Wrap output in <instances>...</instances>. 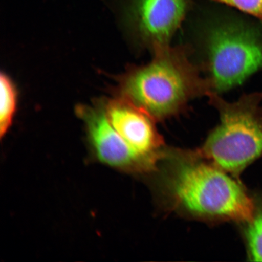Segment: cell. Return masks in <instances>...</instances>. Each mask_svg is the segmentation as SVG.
Here are the masks:
<instances>
[{
    "label": "cell",
    "instance_id": "cell-1",
    "mask_svg": "<svg viewBox=\"0 0 262 262\" xmlns=\"http://www.w3.org/2000/svg\"><path fill=\"white\" fill-rule=\"evenodd\" d=\"M162 191L172 207L208 220L247 224L253 218L255 201L228 173L198 154H164Z\"/></svg>",
    "mask_w": 262,
    "mask_h": 262
},
{
    "label": "cell",
    "instance_id": "cell-2",
    "mask_svg": "<svg viewBox=\"0 0 262 262\" xmlns=\"http://www.w3.org/2000/svg\"><path fill=\"white\" fill-rule=\"evenodd\" d=\"M152 51L149 63L134 69L124 78L125 98L160 120L179 114L195 97L210 96L207 80L185 49L168 44Z\"/></svg>",
    "mask_w": 262,
    "mask_h": 262
},
{
    "label": "cell",
    "instance_id": "cell-3",
    "mask_svg": "<svg viewBox=\"0 0 262 262\" xmlns=\"http://www.w3.org/2000/svg\"><path fill=\"white\" fill-rule=\"evenodd\" d=\"M220 122L196 154L218 168L238 176L262 156V93L244 95L229 102L208 96Z\"/></svg>",
    "mask_w": 262,
    "mask_h": 262
},
{
    "label": "cell",
    "instance_id": "cell-4",
    "mask_svg": "<svg viewBox=\"0 0 262 262\" xmlns=\"http://www.w3.org/2000/svg\"><path fill=\"white\" fill-rule=\"evenodd\" d=\"M206 34V78L211 94L237 87L261 70L260 28L225 16L214 19Z\"/></svg>",
    "mask_w": 262,
    "mask_h": 262
},
{
    "label": "cell",
    "instance_id": "cell-5",
    "mask_svg": "<svg viewBox=\"0 0 262 262\" xmlns=\"http://www.w3.org/2000/svg\"><path fill=\"white\" fill-rule=\"evenodd\" d=\"M127 16L151 49L169 44L193 7V0H123Z\"/></svg>",
    "mask_w": 262,
    "mask_h": 262
},
{
    "label": "cell",
    "instance_id": "cell-6",
    "mask_svg": "<svg viewBox=\"0 0 262 262\" xmlns=\"http://www.w3.org/2000/svg\"><path fill=\"white\" fill-rule=\"evenodd\" d=\"M78 111L87 124L94 149L101 162L136 171L156 169L159 160L141 155L132 148L114 128L103 111L85 107Z\"/></svg>",
    "mask_w": 262,
    "mask_h": 262
},
{
    "label": "cell",
    "instance_id": "cell-7",
    "mask_svg": "<svg viewBox=\"0 0 262 262\" xmlns=\"http://www.w3.org/2000/svg\"><path fill=\"white\" fill-rule=\"evenodd\" d=\"M107 116L114 128L140 155L162 159L163 145L156 119L142 107L125 98L111 102Z\"/></svg>",
    "mask_w": 262,
    "mask_h": 262
},
{
    "label": "cell",
    "instance_id": "cell-8",
    "mask_svg": "<svg viewBox=\"0 0 262 262\" xmlns=\"http://www.w3.org/2000/svg\"><path fill=\"white\" fill-rule=\"evenodd\" d=\"M247 224L245 238L249 257L251 261H262V198L255 201L253 218Z\"/></svg>",
    "mask_w": 262,
    "mask_h": 262
},
{
    "label": "cell",
    "instance_id": "cell-9",
    "mask_svg": "<svg viewBox=\"0 0 262 262\" xmlns=\"http://www.w3.org/2000/svg\"><path fill=\"white\" fill-rule=\"evenodd\" d=\"M1 105H0V134L3 137L11 125L16 108V92L7 75L2 74Z\"/></svg>",
    "mask_w": 262,
    "mask_h": 262
},
{
    "label": "cell",
    "instance_id": "cell-10",
    "mask_svg": "<svg viewBox=\"0 0 262 262\" xmlns=\"http://www.w3.org/2000/svg\"><path fill=\"white\" fill-rule=\"evenodd\" d=\"M230 6L246 14L251 15L262 21V0H214Z\"/></svg>",
    "mask_w": 262,
    "mask_h": 262
}]
</instances>
